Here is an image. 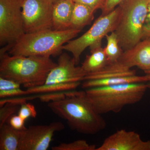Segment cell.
I'll return each instance as SVG.
<instances>
[{
	"label": "cell",
	"mask_w": 150,
	"mask_h": 150,
	"mask_svg": "<svg viewBox=\"0 0 150 150\" xmlns=\"http://www.w3.org/2000/svg\"><path fill=\"white\" fill-rule=\"evenodd\" d=\"M64 128V124L59 121L30 126L22 131L18 150H47L54 134Z\"/></svg>",
	"instance_id": "9c48e42d"
},
{
	"label": "cell",
	"mask_w": 150,
	"mask_h": 150,
	"mask_svg": "<svg viewBox=\"0 0 150 150\" xmlns=\"http://www.w3.org/2000/svg\"><path fill=\"white\" fill-rule=\"evenodd\" d=\"M0 76L12 80L28 88L43 85L57 63L50 57L0 54Z\"/></svg>",
	"instance_id": "7a4b0ae2"
},
{
	"label": "cell",
	"mask_w": 150,
	"mask_h": 150,
	"mask_svg": "<svg viewBox=\"0 0 150 150\" xmlns=\"http://www.w3.org/2000/svg\"><path fill=\"white\" fill-rule=\"evenodd\" d=\"M59 1V0H53V2L54 3H55L57 1Z\"/></svg>",
	"instance_id": "836d02e7"
},
{
	"label": "cell",
	"mask_w": 150,
	"mask_h": 150,
	"mask_svg": "<svg viewBox=\"0 0 150 150\" xmlns=\"http://www.w3.org/2000/svg\"><path fill=\"white\" fill-rule=\"evenodd\" d=\"M120 62L131 69L137 67L144 72L150 70V39L142 40L133 48L123 51Z\"/></svg>",
	"instance_id": "7c38bea8"
},
{
	"label": "cell",
	"mask_w": 150,
	"mask_h": 150,
	"mask_svg": "<svg viewBox=\"0 0 150 150\" xmlns=\"http://www.w3.org/2000/svg\"><path fill=\"white\" fill-rule=\"evenodd\" d=\"M8 124L13 129L20 131H23L26 129L25 126V120L23 119L20 116L13 115L9 118Z\"/></svg>",
	"instance_id": "484cf974"
},
{
	"label": "cell",
	"mask_w": 150,
	"mask_h": 150,
	"mask_svg": "<svg viewBox=\"0 0 150 150\" xmlns=\"http://www.w3.org/2000/svg\"><path fill=\"white\" fill-rule=\"evenodd\" d=\"M145 73L146 74H150V71H148L146 72Z\"/></svg>",
	"instance_id": "1f68e13d"
},
{
	"label": "cell",
	"mask_w": 150,
	"mask_h": 150,
	"mask_svg": "<svg viewBox=\"0 0 150 150\" xmlns=\"http://www.w3.org/2000/svg\"><path fill=\"white\" fill-rule=\"evenodd\" d=\"M124 0H105L104 7L102 9L101 16L106 15L119 5Z\"/></svg>",
	"instance_id": "f1b7e54d"
},
{
	"label": "cell",
	"mask_w": 150,
	"mask_h": 150,
	"mask_svg": "<svg viewBox=\"0 0 150 150\" xmlns=\"http://www.w3.org/2000/svg\"><path fill=\"white\" fill-rule=\"evenodd\" d=\"M150 39V22H145L142 30V40Z\"/></svg>",
	"instance_id": "f546056e"
},
{
	"label": "cell",
	"mask_w": 150,
	"mask_h": 150,
	"mask_svg": "<svg viewBox=\"0 0 150 150\" xmlns=\"http://www.w3.org/2000/svg\"><path fill=\"white\" fill-rule=\"evenodd\" d=\"M145 82H146L145 76H139L135 75L126 76L115 77L107 79L86 80L82 84V87L86 89L97 87L125 84L142 83Z\"/></svg>",
	"instance_id": "9a60e30c"
},
{
	"label": "cell",
	"mask_w": 150,
	"mask_h": 150,
	"mask_svg": "<svg viewBox=\"0 0 150 150\" xmlns=\"http://www.w3.org/2000/svg\"><path fill=\"white\" fill-rule=\"evenodd\" d=\"M95 11L87 6L75 3L70 23V29L81 30L94 18Z\"/></svg>",
	"instance_id": "e0dca14e"
},
{
	"label": "cell",
	"mask_w": 150,
	"mask_h": 150,
	"mask_svg": "<svg viewBox=\"0 0 150 150\" xmlns=\"http://www.w3.org/2000/svg\"><path fill=\"white\" fill-rule=\"evenodd\" d=\"M90 49V55L86 56L81 66L87 74L100 71L108 64L107 57L102 46H96Z\"/></svg>",
	"instance_id": "2e32d148"
},
{
	"label": "cell",
	"mask_w": 150,
	"mask_h": 150,
	"mask_svg": "<svg viewBox=\"0 0 150 150\" xmlns=\"http://www.w3.org/2000/svg\"><path fill=\"white\" fill-rule=\"evenodd\" d=\"M28 94V93L26 90H23L21 88L9 90H0V98H1Z\"/></svg>",
	"instance_id": "83f0119b"
},
{
	"label": "cell",
	"mask_w": 150,
	"mask_h": 150,
	"mask_svg": "<svg viewBox=\"0 0 150 150\" xmlns=\"http://www.w3.org/2000/svg\"><path fill=\"white\" fill-rule=\"evenodd\" d=\"M136 71L127 67L118 60V62L112 64H108L100 70L96 72L87 74L83 81L89 80L99 79L115 77L126 76H134Z\"/></svg>",
	"instance_id": "5bb4252c"
},
{
	"label": "cell",
	"mask_w": 150,
	"mask_h": 150,
	"mask_svg": "<svg viewBox=\"0 0 150 150\" xmlns=\"http://www.w3.org/2000/svg\"><path fill=\"white\" fill-rule=\"evenodd\" d=\"M80 82L69 83H54L44 84L34 87L27 88L28 94L36 93H49L58 92L69 91L76 88L80 85Z\"/></svg>",
	"instance_id": "d6986e66"
},
{
	"label": "cell",
	"mask_w": 150,
	"mask_h": 150,
	"mask_svg": "<svg viewBox=\"0 0 150 150\" xmlns=\"http://www.w3.org/2000/svg\"><path fill=\"white\" fill-rule=\"evenodd\" d=\"M22 131L6 123L0 127V150H18Z\"/></svg>",
	"instance_id": "ac0fdd59"
},
{
	"label": "cell",
	"mask_w": 150,
	"mask_h": 150,
	"mask_svg": "<svg viewBox=\"0 0 150 150\" xmlns=\"http://www.w3.org/2000/svg\"><path fill=\"white\" fill-rule=\"evenodd\" d=\"M145 76L146 82L150 81V74H146V75H145Z\"/></svg>",
	"instance_id": "4dcf8cb0"
},
{
	"label": "cell",
	"mask_w": 150,
	"mask_h": 150,
	"mask_svg": "<svg viewBox=\"0 0 150 150\" xmlns=\"http://www.w3.org/2000/svg\"><path fill=\"white\" fill-rule=\"evenodd\" d=\"M107 45L104 48L108 64L118 62L123 52L118 42L117 35L114 31L110 33V35L105 36Z\"/></svg>",
	"instance_id": "ffe728a7"
},
{
	"label": "cell",
	"mask_w": 150,
	"mask_h": 150,
	"mask_svg": "<svg viewBox=\"0 0 150 150\" xmlns=\"http://www.w3.org/2000/svg\"><path fill=\"white\" fill-rule=\"evenodd\" d=\"M81 31L73 29H48L25 33L12 45L9 54L26 56H56L62 54L63 46L76 37Z\"/></svg>",
	"instance_id": "3957f363"
},
{
	"label": "cell",
	"mask_w": 150,
	"mask_h": 150,
	"mask_svg": "<svg viewBox=\"0 0 150 150\" xmlns=\"http://www.w3.org/2000/svg\"><path fill=\"white\" fill-rule=\"evenodd\" d=\"M53 0H22L25 33L52 29Z\"/></svg>",
	"instance_id": "ba28073f"
},
{
	"label": "cell",
	"mask_w": 150,
	"mask_h": 150,
	"mask_svg": "<svg viewBox=\"0 0 150 150\" xmlns=\"http://www.w3.org/2000/svg\"><path fill=\"white\" fill-rule=\"evenodd\" d=\"M96 150H150V141H143L135 131L121 129L106 138Z\"/></svg>",
	"instance_id": "8fae6325"
},
{
	"label": "cell",
	"mask_w": 150,
	"mask_h": 150,
	"mask_svg": "<svg viewBox=\"0 0 150 150\" xmlns=\"http://www.w3.org/2000/svg\"><path fill=\"white\" fill-rule=\"evenodd\" d=\"M120 13L119 6L110 13L97 19L92 26L80 37L69 41L62 47L72 54L76 64L79 63L82 53L87 48L101 46L102 40L109 33L115 31Z\"/></svg>",
	"instance_id": "8992f818"
},
{
	"label": "cell",
	"mask_w": 150,
	"mask_h": 150,
	"mask_svg": "<svg viewBox=\"0 0 150 150\" xmlns=\"http://www.w3.org/2000/svg\"><path fill=\"white\" fill-rule=\"evenodd\" d=\"M75 3L73 0H59L54 3L52 12V29H70V23Z\"/></svg>",
	"instance_id": "4fadbf2b"
},
{
	"label": "cell",
	"mask_w": 150,
	"mask_h": 150,
	"mask_svg": "<svg viewBox=\"0 0 150 150\" xmlns=\"http://www.w3.org/2000/svg\"><path fill=\"white\" fill-rule=\"evenodd\" d=\"M63 92L46 93L45 94L39 96V98L42 102H50L59 100L64 98L69 93V91H66V92Z\"/></svg>",
	"instance_id": "cb8c5ba5"
},
{
	"label": "cell",
	"mask_w": 150,
	"mask_h": 150,
	"mask_svg": "<svg viewBox=\"0 0 150 150\" xmlns=\"http://www.w3.org/2000/svg\"><path fill=\"white\" fill-rule=\"evenodd\" d=\"M18 112V115L25 121L30 117L35 118L37 115L34 105L29 103H27L25 101L21 105Z\"/></svg>",
	"instance_id": "603a6c76"
},
{
	"label": "cell",
	"mask_w": 150,
	"mask_h": 150,
	"mask_svg": "<svg viewBox=\"0 0 150 150\" xmlns=\"http://www.w3.org/2000/svg\"><path fill=\"white\" fill-rule=\"evenodd\" d=\"M148 88L142 83L125 84L86 89V97L97 112L116 113L129 105L142 100Z\"/></svg>",
	"instance_id": "277c9868"
},
{
	"label": "cell",
	"mask_w": 150,
	"mask_h": 150,
	"mask_svg": "<svg viewBox=\"0 0 150 150\" xmlns=\"http://www.w3.org/2000/svg\"><path fill=\"white\" fill-rule=\"evenodd\" d=\"M25 101V99L10 100V101L3 99L1 100L0 127L6 123L9 118L18 111L21 105Z\"/></svg>",
	"instance_id": "44dd1931"
},
{
	"label": "cell",
	"mask_w": 150,
	"mask_h": 150,
	"mask_svg": "<svg viewBox=\"0 0 150 150\" xmlns=\"http://www.w3.org/2000/svg\"><path fill=\"white\" fill-rule=\"evenodd\" d=\"M25 33L22 0H0L1 46H12Z\"/></svg>",
	"instance_id": "52a82bcc"
},
{
	"label": "cell",
	"mask_w": 150,
	"mask_h": 150,
	"mask_svg": "<svg viewBox=\"0 0 150 150\" xmlns=\"http://www.w3.org/2000/svg\"><path fill=\"white\" fill-rule=\"evenodd\" d=\"M21 85L15 81L0 76V90L20 88Z\"/></svg>",
	"instance_id": "4316f807"
},
{
	"label": "cell",
	"mask_w": 150,
	"mask_h": 150,
	"mask_svg": "<svg viewBox=\"0 0 150 150\" xmlns=\"http://www.w3.org/2000/svg\"><path fill=\"white\" fill-rule=\"evenodd\" d=\"M48 106L79 133L94 135L106 127L101 114L86 97L85 91H69L64 98L48 103Z\"/></svg>",
	"instance_id": "6da1fadb"
},
{
	"label": "cell",
	"mask_w": 150,
	"mask_h": 150,
	"mask_svg": "<svg viewBox=\"0 0 150 150\" xmlns=\"http://www.w3.org/2000/svg\"><path fill=\"white\" fill-rule=\"evenodd\" d=\"M96 145L89 144L85 140H78L69 143H62L53 147L52 150H96Z\"/></svg>",
	"instance_id": "7402d4cb"
},
{
	"label": "cell",
	"mask_w": 150,
	"mask_h": 150,
	"mask_svg": "<svg viewBox=\"0 0 150 150\" xmlns=\"http://www.w3.org/2000/svg\"><path fill=\"white\" fill-rule=\"evenodd\" d=\"M147 86L148 88H150V84L147 85Z\"/></svg>",
	"instance_id": "d6a6232c"
},
{
	"label": "cell",
	"mask_w": 150,
	"mask_h": 150,
	"mask_svg": "<svg viewBox=\"0 0 150 150\" xmlns=\"http://www.w3.org/2000/svg\"><path fill=\"white\" fill-rule=\"evenodd\" d=\"M75 3H79L87 6L94 10L98 9H103L104 7L105 0H73Z\"/></svg>",
	"instance_id": "d4e9b609"
},
{
	"label": "cell",
	"mask_w": 150,
	"mask_h": 150,
	"mask_svg": "<svg viewBox=\"0 0 150 150\" xmlns=\"http://www.w3.org/2000/svg\"><path fill=\"white\" fill-rule=\"evenodd\" d=\"M150 2V0H124L119 5L120 13L114 32L123 51L133 48L142 40Z\"/></svg>",
	"instance_id": "5b68a950"
},
{
	"label": "cell",
	"mask_w": 150,
	"mask_h": 150,
	"mask_svg": "<svg viewBox=\"0 0 150 150\" xmlns=\"http://www.w3.org/2000/svg\"><path fill=\"white\" fill-rule=\"evenodd\" d=\"M74 58L67 53L59 56L56 67L51 69L47 76L46 84L69 83L83 81L87 74L81 67H76Z\"/></svg>",
	"instance_id": "30bf717a"
}]
</instances>
